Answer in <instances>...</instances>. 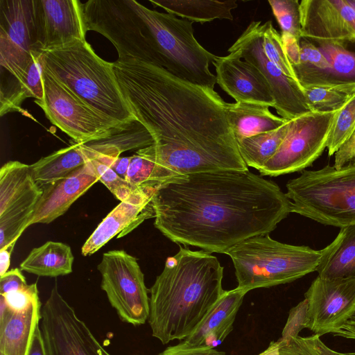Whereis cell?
<instances>
[{"label": "cell", "mask_w": 355, "mask_h": 355, "mask_svg": "<svg viewBox=\"0 0 355 355\" xmlns=\"http://www.w3.org/2000/svg\"><path fill=\"white\" fill-rule=\"evenodd\" d=\"M355 165V130L335 153L334 166L340 168Z\"/></svg>", "instance_id": "ee69618b"}, {"label": "cell", "mask_w": 355, "mask_h": 355, "mask_svg": "<svg viewBox=\"0 0 355 355\" xmlns=\"http://www.w3.org/2000/svg\"><path fill=\"white\" fill-rule=\"evenodd\" d=\"M131 160L130 157H119L116 158L110 167L120 177L126 179L127 172Z\"/></svg>", "instance_id": "c3c4849f"}, {"label": "cell", "mask_w": 355, "mask_h": 355, "mask_svg": "<svg viewBox=\"0 0 355 355\" xmlns=\"http://www.w3.org/2000/svg\"><path fill=\"white\" fill-rule=\"evenodd\" d=\"M40 329L47 355H112L64 299L56 282L42 309Z\"/></svg>", "instance_id": "4fadbf2b"}, {"label": "cell", "mask_w": 355, "mask_h": 355, "mask_svg": "<svg viewBox=\"0 0 355 355\" xmlns=\"http://www.w3.org/2000/svg\"><path fill=\"white\" fill-rule=\"evenodd\" d=\"M223 277L216 257L180 247L149 290L152 336L163 345L188 337L225 292Z\"/></svg>", "instance_id": "3957f363"}, {"label": "cell", "mask_w": 355, "mask_h": 355, "mask_svg": "<svg viewBox=\"0 0 355 355\" xmlns=\"http://www.w3.org/2000/svg\"><path fill=\"white\" fill-rule=\"evenodd\" d=\"M87 31H96L115 46L119 58H136L163 67L146 26L127 0H89L82 3Z\"/></svg>", "instance_id": "ba28073f"}, {"label": "cell", "mask_w": 355, "mask_h": 355, "mask_svg": "<svg viewBox=\"0 0 355 355\" xmlns=\"http://www.w3.org/2000/svg\"><path fill=\"white\" fill-rule=\"evenodd\" d=\"M317 267L318 276L324 279L355 277V224L343 227L336 239L321 250Z\"/></svg>", "instance_id": "83f0119b"}, {"label": "cell", "mask_w": 355, "mask_h": 355, "mask_svg": "<svg viewBox=\"0 0 355 355\" xmlns=\"http://www.w3.org/2000/svg\"><path fill=\"white\" fill-rule=\"evenodd\" d=\"M101 182L120 201L127 199L135 191L128 182L117 175L110 166L97 160H91Z\"/></svg>", "instance_id": "74e56055"}, {"label": "cell", "mask_w": 355, "mask_h": 355, "mask_svg": "<svg viewBox=\"0 0 355 355\" xmlns=\"http://www.w3.org/2000/svg\"><path fill=\"white\" fill-rule=\"evenodd\" d=\"M27 355H47L42 331L39 326L35 329Z\"/></svg>", "instance_id": "7dc6e473"}, {"label": "cell", "mask_w": 355, "mask_h": 355, "mask_svg": "<svg viewBox=\"0 0 355 355\" xmlns=\"http://www.w3.org/2000/svg\"><path fill=\"white\" fill-rule=\"evenodd\" d=\"M154 144L147 128L137 119L113 128L107 135L81 143L82 150L89 161L101 157L117 158L127 150L141 149Z\"/></svg>", "instance_id": "cb8c5ba5"}, {"label": "cell", "mask_w": 355, "mask_h": 355, "mask_svg": "<svg viewBox=\"0 0 355 355\" xmlns=\"http://www.w3.org/2000/svg\"><path fill=\"white\" fill-rule=\"evenodd\" d=\"M42 189L30 165L9 161L0 169V250L13 249L34 212Z\"/></svg>", "instance_id": "7c38bea8"}, {"label": "cell", "mask_w": 355, "mask_h": 355, "mask_svg": "<svg viewBox=\"0 0 355 355\" xmlns=\"http://www.w3.org/2000/svg\"><path fill=\"white\" fill-rule=\"evenodd\" d=\"M355 130V95L336 113L327 143L328 155L335 154Z\"/></svg>", "instance_id": "e575fe53"}, {"label": "cell", "mask_w": 355, "mask_h": 355, "mask_svg": "<svg viewBox=\"0 0 355 355\" xmlns=\"http://www.w3.org/2000/svg\"><path fill=\"white\" fill-rule=\"evenodd\" d=\"M286 189L291 212L340 228L355 224V165L305 170Z\"/></svg>", "instance_id": "52a82bcc"}, {"label": "cell", "mask_w": 355, "mask_h": 355, "mask_svg": "<svg viewBox=\"0 0 355 355\" xmlns=\"http://www.w3.org/2000/svg\"><path fill=\"white\" fill-rule=\"evenodd\" d=\"M270 107L254 102L227 103L229 123L236 141L276 130L289 121L273 114Z\"/></svg>", "instance_id": "4316f807"}, {"label": "cell", "mask_w": 355, "mask_h": 355, "mask_svg": "<svg viewBox=\"0 0 355 355\" xmlns=\"http://www.w3.org/2000/svg\"><path fill=\"white\" fill-rule=\"evenodd\" d=\"M12 250H0V276L7 272L10 264V254Z\"/></svg>", "instance_id": "816d5d0a"}, {"label": "cell", "mask_w": 355, "mask_h": 355, "mask_svg": "<svg viewBox=\"0 0 355 355\" xmlns=\"http://www.w3.org/2000/svg\"><path fill=\"white\" fill-rule=\"evenodd\" d=\"M87 162L80 144L75 143L40 158L30 166L35 182L42 188L69 176Z\"/></svg>", "instance_id": "f546056e"}, {"label": "cell", "mask_w": 355, "mask_h": 355, "mask_svg": "<svg viewBox=\"0 0 355 355\" xmlns=\"http://www.w3.org/2000/svg\"><path fill=\"white\" fill-rule=\"evenodd\" d=\"M306 327L320 336L335 334L355 313V277L324 279L318 276L304 294Z\"/></svg>", "instance_id": "2e32d148"}, {"label": "cell", "mask_w": 355, "mask_h": 355, "mask_svg": "<svg viewBox=\"0 0 355 355\" xmlns=\"http://www.w3.org/2000/svg\"><path fill=\"white\" fill-rule=\"evenodd\" d=\"M268 3L282 33H288L300 40L302 37L300 3L297 0H269Z\"/></svg>", "instance_id": "d590c367"}, {"label": "cell", "mask_w": 355, "mask_h": 355, "mask_svg": "<svg viewBox=\"0 0 355 355\" xmlns=\"http://www.w3.org/2000/svg\"><path fill=\"white\" fill-rule=\"evenodd\" d=\"M157 189H139L116 205L98 224L81 248L82 255H92L119 234L124 236L144 220L155 218L152 198Z\"/></svg>", "instance_id": "d6986e66"}, {"label": "cell", "mask_w": 355, "mask_h": 355, "mask_svg": "<svg viewBox=\"0 0 355 355\" xmlns=\"http://www.w3.org/2000/svg\"><path fill=\"white\" fill-rule=\"evenodd\" d=\"M290 120L279 128L237 140L240 155L248 166L259 171L275 155L288 130Z\"/></svg>", "instance_id": "1f68e13d"}, {"label": "cell", "mask_w": 355, "mask_h": 355, "mask_svg": "<svg viewBox=\"0 0 355 355\" xmlns=\"http://www.w3.org/2000/svg\"><path fill=\"white\" fill-rule=\"evenodd\" d=\"M302 37L313 42L355 43V11L346 0H302Z\"/></svg>", "instance_id": "ac0fdd59"}, {"label": "cell", "mask_w": 355, "mask_h": 355, "mask_svg": "<svg viewBox=\"0 0 355 355\" xmlns=\"http://www.w3.org/2000/svg\"><path fill=\"white\" fill-rule=\"evenodd\" d=\"M73 260L69 245L49 241L34 248L20 263V269L37 276L57 277L72 272Z\"/></svg>", "instance_id": "f1b7e54d"}, {"label": "cell", "mask_w": 355, "mask_h": 355, "mask_svg": "<svg viewBox=\"0 0 355 355\" xmlns=\"http://www.w3.org/2000/svg\"><path fill=\"white\" fill-rule=\"evenodd\" d=\"M42 69L94 110L121 125L135 119L121 93L113 68L86 40L51 51L40 52Z\"/></svg>", "instance_id": "277c9868"}, {"label": "cell", "mask_w": 355, "mask_h": 355, "mask_svg": "<svg viewBox=\"0 0 355 355\" xmlns=\"http://www.w3.org/2000/svg\"><path fill=\"white\" fill-rule=\"evenodd\" d=\"M315 335L302 337L297 336L288 341L279 343L280 355H319L315 343Z\"/></svg>", "instance_id": "b9f144b4"}, {"label": "cell", "mask_w": 355, "mask_h": 355, "mask_svg": "<svg viewBox=\"0 0 355 355\" xmlns=\"http://www.w3.org/2000/svg\"><path fill=\"white\" fill-rule=\"evenodd\" d=\"M247 293L236 287L225 291L198 327L177 345L184 349L216 347L233 329V324Z\"/></svg>", "instance_id": "603a6c76"}, {"label": "cell", "mask_w": 355, "mask_h": 355, "mask_svg": "<svg viewBox=\"0 0 355 355\" xmlns=\"http://www.w3.org/2000/svg\"><path fill=\"white\" fill-rule=\"evenodd\" d=\"M337 112H310L290 120L284 139L275 155L259 171L260 174L274 177L311 166L327 146Z\"/></svg>", "instance_id": "30bf717a"}, {"label": "cell", "mask_w": 355, "mask_h": 355, "mask_svg": "<svg viewBox=\"0 0 355 355\" xmlns=\"http://www.w3.org/2000/svg\"><path fill=\"white\" fill-rule=\"evenodd\" d=\"M307 312L308 302L304 298L290 310L287 322L279 340L285 342L298 336L300 331L306 327Z\"/></svg>", "instance_id": "f35d334b"}, {"label": "cell", "mask_w": 355, "mask_h": 355, "mask_svg": "<svg viewBox=\"0 0 355 355\" xmlns=\"http://www.w3.org/2000/svg\"><path fill=\"white\" fill-rule=\"evenodd\" d=\"M0 355H5V354H2V353H0Z\"/></svg>", "instance_id": "11a10c76"}, {"label": "cell", "mask_w": 355, "mask_h": 355, "mask_svg": "<svg viewBox=\"0 0 355 355\" xmlns=\"http://www.w3.org/2000/svg\"><path fill=\"white\" fill-rule=\"evenodd\" d=\"M42 79L43 98L34 102L46 118L75 143L101 138L121 125L99 114L43 69Z\"/></svg>", "instance_id": "8fae6325"}, {"label": "cell", "mask_w": 355, "mask_h": 355, "mask_svg": "<svg viewBox=\"0 0 355 355\" xmlns=\"http://www.w3.org/2000/svg\"><path fill=\"white\" fill-rule=\"evenodd\" d=\"M258 355H280L279 341H271L268 347Z\"/></svg>", "instance_id": "f5cc1de1"}, {"label": "cell", "mask_w": 355, "mask_h": 355, "mask_svg": "<svg viewBox=\"0 0 355 355\" xmlns=\"http://www.w3.org/2000/svg\"><path fill=\"white\" fill-rule=\"evenodd\" d=\"M41 307L39 299L24 311H12L0 322V353L28 354L35 329L42 320Z\"/></svg>", "instance_id": "d4e9b609"}, {"label": "cell", "mask_w": 355, "mask_h": 355, "mask_svg": "<svg viewBox=\"0 0 355 355\" xmlns=\"http://www.w3.org/2000/svg\"><path fill=\"white\" fill-rule=\"evenodd\" d=\"M334 336L355 340V313Z\"/></svg>", "instance_id": "681fc988"}, {"label": "cell", "mask_w": 355, "mask_h": 355, "mask_svg": "<svg viewBox=\"0 0 355 355\" xmlns=\"http://www.w3.org/2000/svg\"><path fill=\"white\" fill-rule=\"evenodd\" d=\"M284 48L286 56L291 65L300 63V40L288 33L281 34Z\"/></svg>", "instance_id": "bcb514c9"}, {"label": "cell", "mask_w": 355, "mask_h": 355, "mask_svg": "<svg viewBox=\"0 0 355 355\" xmlns=\"http://www.w3.org/2000/svg\"><path fill=\"white\" fill-rule=\"evenodd\" d=\"M263 31L261 21H252L228 52L237 53L243 60L260 70L271 87L274 108L280 117L292 120L311 112L298 82L283 73L266 55L263 49Z\"/></svg>", "instance_id": "5bb4252c"}, {"label": "cell", "mask_w": 355, "mask_h": 355, "mask_svg": "<svg viewBox=\"0 0 355 355\" xmlns=\"http://www.w3.org/2000/svg\"><path fill=\"white\" fill-rule=\"evenodd\" d=\"M313 43L327 58L329 67L320 70L293 65L296 79L300 86L335 88L355 94V50L349 48L351 43Z\"/></svg>", "instance_id": "44dd1931"}, {"label": "cell", "mask_w": 355, "mask_h": 355, "mask_svg": "<svg viewBox=\"0 0 355 355\" xmlns=\"http://www.w3.org/2000/svg\"><path fill=\"white\" fill-rule=\"evenodd\" d=\"M216 83L236 102L260 103L275 107V100L267 80L254 65L236 52L217 56L212 62Z\"/></svg>", "instance_id": "ffe728a7"}, {"label": "cell", "mask_w": 355, "mask_h": 355, "mask_svg": "<svg viewBox=\"0 0 355 355\" xmlns=\"http://www.w3.org/2000/svg\"><path fill=\"white\" fill-rule=\"evenodd\" d=\"M98 181V178L90 160L69 176L42 187V193L28 227L54 221Z\"/></svg>", "instance_id": "7402d4cb"}, {"label": "cell", "mask_w": 355, "mask_h": 355, "mask_svg": "<svg viewBox=\"0 0 355 355\" xmlns=\"http://www.w3.org/2000/svg\"><path fill=\"white\" fill-rule=\"evenodd\" d=\"M346 1L355 11V0H346Z\"/></svg>", "instance_id": "db71d44e"}, {"label": "cell", "mask_w": 355, "mask_h": 355, "mask_svg": "<svg viewBox=\"0 0 355 355\" xmlns=\"http://www.w3.org/2000/svg\"><path fill=\"white\" fill-rule=\"evenodd\" d=\"M152 204L164 236L209 253L268 234L291 213L279 187L249 170L178 176L157 189Z\"/></svg>", "instance_id": "7a4b0ae2"}, {"label": "cell", "mask_w": 355, "mask_h": 355, "mask_svg": "<svg viewBox=\"0 0 355 355\" xmlns=\"http://www.w3.org/2000/svg\"><path fill=\"white\" fill-rule=\"evenodd\" d=\"M32 0H0V66L20 78L32 61L35 34Z\"/></svg>", "instance_id": "9a60e30c"}, {"label": "cell", "mask_w": 355, "mask_h": 355, "mask_svg": "<svg viewBox=\"0 0 355 355\" xmlns=\"http://www.w3.org/2000/svg\"><path fill=\"white\" fill-rule=\"evenodd\" d=\"M178 176L181 175L146 157L136 153L131 156L125 180L135 190L157 189Z\"/></svg>", "instance_id": "d6a6232c"}, {"label": "cell", "mask_w": 355, "mask_h": 355, "mask_svg": "<svg viewBox=\"0 0 355 355\" xmlns=\"http://www.w3.org/2000/svg\"><path fill=\"white\" fill-rule=\"evenodd\" d=\"M300 47V63L297 65L320 70L326 69L329 67L327 58L318 47L309 40L301 37Z\"/></svg>", "instance_id": "60d3db41"}, {"label": "cell", "mask_w": 355, "mask_h": 355, "mask_svg": "<svg viewBox=\"0 0 355 355\" xmlns=\"http://www.w3.org/2000/svg\"><path fill=\"white\" fill-rule=\"evenodd\" d=\"M302 88L311 111L318 113L338 111L355 95L330 87L311 86Z\"/></svg>", "instance_id": "836d02e7"}, {"label": "cell", "mask_w": 355, "mask_h": 355, "mask_svg": "<svg viewBox=\"0 0 355 355\" xmlns=\"http://www.w3.org/2000/svg\"><path fill=\"white\" fill-rule=\"evenodd\" d=\"M97 269L101 289L120 319L135 326L144 324L150 312L148 290L136 257L124 250H110Z\"/></svg>", "instance_id": "9c48e42d"}, {"label": "cell", "mask_w": 355, "mask_h": 355, "mask_svg": "<svg viewBox=\"0 0 355 355\" xmlns=\"http://www.w3.org/2000/svg\"><path fill=\"white\" fill-rule=\"evenodd\" d=\"M315 343L319 355H355V352L340 353L328 347L321 340L320 336L315 334Z\"/></svg>", "instance_id": "f907efd6"}, {"label": "cell", "mask_w": 355, "mask_h": 355, "mask_svg": "<svg viewBox=\"0 0 355 355\" xmlns=\"http://www.w3.org/2000/svg\"><path fill=\"white\" fill-rule=\"evenodd\" d=\"M113 68L132 115L154 144L136 153L179 175L248 170L230 125L227 103L214 89L136 58Z\"/></svg>", "instance_id": "6da1fadb"}, {"label": "cell", "mask_w": 355, "mask_h": 355, "mask_svg": "<svg viewBox=\"0 0 355 355\" xmlns=\"http://www.w3.org/2000/svg\"><path fill=\"white\" fill-rule=\"evenodd\" d=\"M10 308L14 312L26 310L33 302L40 299L36 283L28 284L24 288L1 295Z\"/></svg>", "instance_id": "ab89813d"}, {"label": "cell", "mask_w": 355, "mask_h": 355, "mask_svg": "<svg viewBox=\"0 0 355 355\" xmlns=\"http://www.w3.org/2000/svg\"><path fill=\"white\" fill-rule=\"evenodd\" d=\"M21 269L13 268L0 277V295L16 291L28 285Z\"/></svg>", "instance_id": "7bdbcfd3"}, {"label": "cell", "mask_w": 355, "mask_h": 355, "mask_svg": "<svg viewBox=\"0 0 355 355\" xmlns=\"http://www.w3.org/2000/svg\"><path fill=\"white\" fill-rule=\"evenodd\" d=\"M225 254L233 262L237 287L248 293L292 282L316 271L322 250L283 243L263 234L236 244Z\"/></svg>", "instance_id": "5b68a950"}, {"label": "cell", "mask_w": 355, "mask_h": 355, "mask_svg": "<svg viewBox=\"0 0 355 355\" xmlns=\"http://www.w3.org/2000/svg\"><path fill=\"white\" fill-rule=\"evenodd\" d=\"M157 355H227L225 352L216 350L215 347H201L184 349L177 345L170 346Z\"/></svg>", "instance_id": "f6af8a7d"}, {"label": "cell", "mask_w": 355, "mask_h": 355, "mask_svg": "<svg viewBox=\"0 0 355 355\" xmlns=\"http://www.w3.org/2000/svg\"><path fill=\"white\" fill-rule=\"evenodd\" d=\"M263 28V49L266 55L283 73L297 80L292 65L286 56L281 35L273 27L271 21L265 22Z\"/></svg>", "instance_id": "8d00e7d4"}, {"label": "cell", "mask_w": 355, "mask_h": 355, "mask_svg": "<svg viewBox=\"0 0 355 355\" xmlns=\"http://www.w3.org/2000/svg\"><path fill=\"white\" fill-rule=\"evenodd\" d=\"M39 52L34 56L23 75L16 78L5 75L1 78L0 115L12 112L22 113V102L27 98L42 100L44 88L42 79V67Z\"/></svg>", "instance_id": "484cf974"}, {"label": "cell", "mask_w": 355, "mask_h": 355, "mask_svg": "<svg viewBox=\"0 0 355 355\" xmlns=\"http://www.w3.org/2000/svg\"><path fill=\"white\" fill-rule=\"evenodd\" d=\"M154 6H158L168 13L181 17L191 21L201 24L214 19L232 20V10L237 8V3L229 1H199V0H149Z\"/></svg>", "instance_id": "4dcf8cb0"}, {"label": "cell", "mask_w": 355, "mask_h": 355, "mask_svg": "<svg viewBox=\"0 0 355 355\" xmlns=\"http://www.w3.org/2000/svg\"><path fill=\"white\" fill-rule=\"evenodd\" d=\"M35 52H45L85 40L82 3L78 0H32Z\"/></svg>", "instance_id": "e0dca14e"}, {"label": "cell", "mask_w": 355, "mask_h": 355, "mask_svg": "<svg viewBox=\"0 0 355 355\" xmlns=\"http://www.w3.org/2000/svg\"><path fill=\"white\" fill-rule=\"evenodd\" d=\"M146 26L153 49L163 67L175 76L214 89L216 77L209 70L217 55L195 38L193 22L168 12L150 10L135 0H127Z\"/></svg>", "instance_id": "8992f818"}]
</instances>
